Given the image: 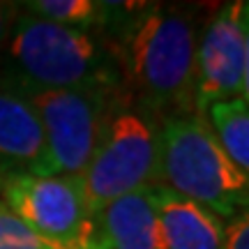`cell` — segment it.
Wrapping results in <instances>:
<instances>
[{
    "mask_svg": "<svg viewBox=\"0 0 249 249\" xmlns=\"http://www.w3.org/2000/svg\"><path fill=\"white\" fill-rule=\"evenodd\" d=\"M205 120L235 166L249 176V107L242 99L219 102L208 108Z\"/></svg>",
    "mask_w": 249,
    "mask_h": 249,
    "instance_id": "12",
    "label": "cell"
},
{
    "mask_svg": "<svg viewBox=\"0 0 249 249\" xmlns=\"http://www.w3.org/2000/svg\"><path fill=\"white\" fill-rule=\"evenodd\" d=\"M17 14L18 2H0V58H2V51H5L9 30H12V23H14Z\"/></svg>",
    "mask_w": 249,
    "mask_h": 249,
    "instance_id": "15",
    "label": "cell"
},
{
    "mask_svg": "<svg viewBox=\"0 0 249 249\" xmlns=\"http://www.w3.org/2000/svg\"><path fill=\"white\" fill-rule=\"evenodd\" d=\"M0 249H46L44 242L0 198Z\"/></svg>",
    "mask_w": 249,
    "mask_h": 249,
    "instance_id": "13",
    "label": "cell"
},
{
    "mask_svg": "<svg viewBox=\"0 0 249 249\" xmlns=\"http://www.w3.org/2000/svg\"><path fill=\"white\" fill-rule=\"evenodd\" d=\"M245 0L224 2L198 35L194 108L198 116L219 102L240 99L245 76Z\"/></svg>",
    "mask_w": 249,
    "mask_h": 249,
    "instance_id": "7",
    "label": "cell"
},
{
    "mask_svg": "<svg viewBox=\"0 0 249 249\" xmlns=\"http://www.w3.org/2000/svg\"><path fill=\"white\" fill-rule=\"evenodd\" d=\"M198 35L201 28L192 12L173 5L141 2L111 37L124 88L160 118L196 113L194 70Z\"/></svg>",
    "mask_w": 249,
    "mask_h": 249,
    "instance_id": "1",
    "label": "cell"
},
{
    "mask_svg": "<svg viewBox=\"0 0 249 249\" xmlns=\"http://www.w3.org/2000/svg\"><path fill=\"white\" fill-rule=\"evenodd\" d=\"M152 196L161 249H226V222L222 217L161 185L152 187Z\"/></svg>",
    "mask_w": 249,
    "mask_h": 249,
    "instance_id": "10",
    "label": "cell"
},
{
    "mask_svg": "<svg viewBox=\"0 0 249 249\" xmlns=\"http://www.w3.org/2000/svg\"><path fill=\"white\" fill-rule=\"evenodd\" d=\"M92 249H161L152 187L120 196L95 213Z\"/></svg>",
    "mask_w": 249,
    "mask_h": 249,
    "instance_id": "9",
    "label": "cell"
},
{
    "mask_svg": "<svg viewBox=\"0 0 249 249\" xmlns=\"http://www.w3.org/2000/svg\"><path fill=\"white\" fill-rule=\"evenodd\" d=\"M161 120L124 92L111 111L97 150L81 176L92 213L124 194L157 185Z\"/></svg>",
    "mask_w": 249,
    "mask_h": 249,
    "instance_id": "4",
    "label": "cell"
},
{
    "mask_svg": "<svg viewBox=\"0 0 249 249\" xmlns=\"http://www.w3.org/2000/svg\"><path fill=\"white\" fill-rule=\"evenodd\" d=\"M18 7L44 21L74 30L97 33L108 39L118 21V2L108 0H26Z\"/></svg>",
    "mask_w": 249,
    "mask_h": 249,
    "instance_id": "11",
    "label": "cell"
},
{
    "mask_svg": "<svg viewBox=\"0 0 249 249\" xmlns=\"http://www.w3.org/2000/svg\"><path fill=\"white\" fill-rule=\"evenodd\" d=\"M245 39H247V53H245V76H242L240 99L249 107V0H245Z\"/></svg>",
    "mask_w": 249,
    "mask_h": 249,
    "instance_id": "16",
    "label": "cell"
},
{
    "mask_svg": "<svg viewBox=\"0 0 249 249\" xmlns=\"http://www.w3.org/2000/svg\"><path fill=\"white\" fill-rule=\"evenodd\" d=\"M0 86L9 90L123 88L116 46L104 35L65 28L18 7L0 58Z\"/></svg>",
    "mask_w": 249,
    "mask_h": 249,
    "instance_id": "2",
    "label": "cell"
},
{
    "mask_svg": "<svg viewBox=\"0 0 249 249\" xmlns=\"http://www.w3.org/2000/svg\"><path fill=\"white\" fill-rule=\"evenodd\" d=\"M0 198L46 249H92L95 245V213L81 178L18 176L5 182Z\"/></svg>",
    "mask_w": 249,
    "mask_h": 249,
    "instance_id": "6",
    "label": "cell"
},
{
    "mask_svg": "<svg viewBox=\"0 0 249 249\" xmlns=\"http://www.w3.org/2000/svg\"><path fill=\"white\" fill-rule=\"evenodd\" d=\"M0 173L5 180L18 176H49L46 136L39 116L23 95L0 86Z\"/></svg>",
    "mask_w": 249,
    "mask_h": 249,
    "instance_id": "8",
    "label": "cell"
},
{
    "mask_svg": "<svg viewBox=\"0 0 249 249\" xmlns=\"http://www.w3.org/2000/svg\"><path fill=\"white\" fill-rule=\"evenodd\" d=\"M226 249H249V210L226 222Z\"/></svg>",
    "mask_w": 249,
    "mask_h": 249,
    "instance_id": "14",
    "label": "cell"
},
{
    "mask_svg": "<svg viewBox=\"0 0 249 249\" xmlns=\"http://www.w3.org/2000/svg\"><path fill=\"white\" fill-rule=\"evenodd\" d=\"M33 104L46 136L49 173L81 178L97 150L111 111L127 88L14 90Z\"/></svg>",
    "mask_w": 249,
    "mask_h": 249,
    "instance_id": "5",
    "label": "cell"
},
{
    "mask_svg": "<svg viewBox=\"0 0 249 249\" xmlns=\"http://www.w3.org/2000/svg\"><path fill=\"white\" fill-rule=\"evenodd\" d=\"M157 185L203 205L224 222L249 210V176L235 166L198 113L161 120Z\"/></svg>",
    "mask_w": 249,
    "mask_h": 249,
    "instance_id": "3",
    "label": "cell"
},
{
    "mask_svg": "<svg viewBox=\"0 0 249 249\" xmlns=\"http://www.w3.org/2000/svg\"><path fill=\"white\" fill-rule=\"evenodd\" d=\"M5 182H7V180L2 178V173H0V192H2V187H5Z\"/></svg>",
    "mask_w": 249,
    "mask_h": 249,
    "instance_id": "17",
    "label": "cell"
}]
</instances>
